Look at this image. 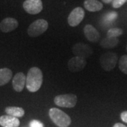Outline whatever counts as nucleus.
<instances>
[{
	"label": "nucleus",
	"mask_w": 127,
	"mask_h": 127,
	"mask_svg": "<svg viewBox=\"0 0 127 127\" xmlns=\"http://www.w3.org/2000/svg\"><path fill=\"white\" fill-rule=\"evenodd\" d=\"M43 82V74L38 67H32L26 76V86L28 91L35 93L41 88Z\"/></svg>",
	"instance_id": "obj_1"
},
{
	"label": "nucleus",
	"mask_w": 127,
	"mask_h": 127,
	"mask_svg": "<svg viewBox=\"0 0 127 127\" xmlns=\"http://www.w3.org/2000/svg\"><path fill=\"white\" fill-rule=\"evenodd\" d=\"M49 116L52 121L59 127H68L71 123L68 114L58 108H51L49 110Z\"/></svg>",
	"instance_id": "obj_2"
},
{
	"label": "nucleus",
	"mask_w": 127,
	"mask_h": 127,
	"mask_svg": "<svg viewBox=\"0 0 127 127\" xmlns=\"http://www.w3.org/2000/svg\"><path fill=\"white\" fill-rule=\"evenodd\" d=\"M48 22L45 19H38L32 23L28 28V34L32 37L40 36L47 30Z\"/></svg>",
	"instance_id": "obj_3"
},
{
	"label": "nucleus",
	"mask_w": 127,
	"mask_h": 127,
	"mask_svg": "<svg viewBox=\"0 0 127 127\" xmlns=\"http://www.w3.org/2000/svg\"><path fill=\"white\" fill-rule=\"evenodd\" d=\"M55 104L61 107L72 108L77 103V96L74 94L57 95L54 99Z\"/></svg>",
	"instance_id": "obj_4"
},
{
	"label": "nucleus",
	"mask_w": 127,
	"mask_h": 127,
	"mask_svg": "<svg viewBox=\"0 0 127 127\" xmlns=\"http://www.w3.org/2000/svg\"><path fill=\"white\" fill-rule=\"evenodd\" d=\"M117 61V55L113 52H106L101 55L100 58V65L106 71H110L114 68Z\"/></svg>",
	"instance_id": "obj_5"
},
{
	"label": "nucleus",
	"mask_w": 127,
	"mask_h": 127,
	"mask_svg": "<svg viewBox=\"0 0 127 127\" xmlns=\"http://www.w3.org/2000/svg\"><path fill=\"white\" fill-rule=\"evenodd\" d=\"M72 52L76 57H79L86 59L93 55V50L90 45L79 42L73 46Z\"/></svg>",
	"instance_id": "obj_6"
},
{
	"label": "nucleus",
	"mask_w": 127,
	"mask_h": 127,
	"mask_svg": "<svg viewBox=\"0 0 127 127\" xmlns=\"http://www.w3.org/2000/svg\"><path fill=\"white\" fill-rule=\"evenodd\" d=\"M23 7L27 13L35 15L42 11L43 4L42 0H26L23 2Z\"/></svg>",
	"instance_id": "obj_7"
},
{
	"label": "nucleus",
	"mask_w": 127,
	"mask_h": 127,
	"mask_svg": "<svg viewBox=\"0 0 127 127\" xmlns=\"http://www.w3.org/2000/svg\"><path fill=\"white\" fill-rule=\"evenodd\" d=\"M85 16V11L81 7H76L68 15V23L70 26L76 27L83 21Z\"/></svg>",
	"instance_id": "obj_8"
},
{
	"label": "nucleus",
	"mask_w": 127,
	"mask_h": 127,
	"mask_svg": "<svg viewBox=\"0 0 127 127\" xmlns=\"http://www.w3.org/2000/svg\"><path fill=\"white\" fill-rule=\"evenodd\" d=\"M86 59L79 57H74L68 61V68L71 72H79L86 66Z\"/></svg>",
	"instance_id": "obj_9"
},
{
	"label": "nucleus",
	"mask_w": 127,
	"mask_h": 127,
	"mask_svg": "<svg viewBox=\"0 0 127 127\" xmlns=\"http://www.w3.org/2000/svg\"><path fill=\"white\" fill-rule=\"evenodd\" d=\"M18 26V22L16 19L8 17L3 19L0 23V29L3 32L13 31Z\"/></svg>",
	"instance_id": "obj_10"
},
{
	"label": "nucleus",
	"mask_w": 127,
	"mask_h": 127,
	"mask_svg": "<svg viewBox=\"0 0 127 127\" xmlns=\"http://www.w3.org/2000/svg\"><path fill=\"white\" fill-rule=\"evenodd\" d=\"M26 76L23 73H17L14 76L12 81V85L14 91L18 93L21 92L23 90L24 87L26 86Z\"/></svg>",
	"instance_id": "obj_11"
},
{
	"label": "nucleus",
	"mask_w": 127,
	"mask_h": 127,
	"mask_svg": "<svg viewBox=\"0 0 127 127\" xmlns=\"http://www.w3.org/2000/svg\"><path fill=\"white\" fill-rule=\"evenodd\" d=\"M83 31H84L85 36L88 39V40L92 42H96L99 40V39H100L99 32L91 24L86 25L84 27Z\"/></svg>",
	"instance_id": "obj_12"
},
{
	"label": "nucleus",
	"mask_w": 127,
	"mask_h": 127,
	"mask_svg": "<svg viewBox=\"0 0 127 127\" xmlns=\"http://www.w3.org/2000/svg\"><path fill=\"white\" fill-rule=\"evenodd\" d=\"M0 125L2 127H18L20 121L17 117L10 115H3L0 117Z\"/></svg>",
	"instance_id": "obj_13"
},
{
	"label": "nucleus",
	"mask_w": 127,
	"mask_h": 127,
	"mask_svg": "<svg viewBox=\"0 0 127 127\" xmlns=\"http://www.w3.org/2000/svg\"><path fill=\"white\" fill-rule=\"evenodd\" d=\"M84 7L91 12L99 11L103 8L102 4L97 0H85Z\"/></svg>",
	"instance_id": "obj_14"
},
{
	"label": "nucleus",
	"mask_w": 127,
	"mask_h": 127,
	"mask_svg": "<svg viewBox=\"0 0 127 127\" xmlns=\"http://www.w3.org/2000/svg\"><path fill=\"white\" fill-rule=\"evenodd\" d=\"M12 78V71L8 68H0V86L8 83Z\"/></svg>",
	"instance_id": "obj_15"
},
{
	"label": "nucleus",
	"mask_w": 127,
	"mask_h": 127,
	"mask_svg": "<svg viewBox=\"0 0 127 127\" xmlns=\"http://www.w3.org/2000/svg\"><path fill=\"white\" fill-rule=\"evenodd\" d=\"M119 40L117 37H106L100 42V45L105 49H112L119 44Z\"/></svg>",
	"instance_id": "obj_16"
},
{
	"label": "nucleus",
	"mask_w": 127,
	"mask_h": 127,
	"mask_svg": "<svg viewBox=\"0 0 127 127\" xmlns=\"http://www.w3.org/2000/svg\"><path fill=\"white\" fill-rule=\"evenodd\" d=\"M5 112L8 115L13 116L15 117H23L25 111L22 107H7L5 109Z\"/></svg>",
	"instance_id": "obj_17"
},
{
	"label": "nucleus",
	"mask_w": 127,
	"mask_h": 127,
	"mask_svg": "<svg viewBox=\"0 0 127 127\" xmlns=\"http://www.w3.org/2000/svg\"><path fill=\"white\" fill-rule=\"evenodd\" d=\"M119 68L124 74H127V55H123L119 62Z\"/></svg>",
	"instance_id": "obj_18"
},
{
	"label": "nucleus",
	"mask_w": 127,
	"mask_h": 127,
	"mask_svg": "<svg viewBox=\"0 0 127 127\" xmlns=\"http://www.w3.org/2000/svg\"><path fill=\"white\" fill-rule=\"evenodd\" d=\"M123 34L122 29L119 28H113L109 29L107 33V37H118L119 36L122 35Z\"/></svg>",
	"instance_id": "obj_19"
},
{
	"label": "nucleus",
	"mask_w": 127,
	"mask_h": 127,
	"mask_svg": "<svg viewBox=\"0 0 127 127\" xmlns=\"http://www.w3.org/2000/svg\"><path fill=\"white\" fill-rule=\"evenodd\" d=\"M117 16H118V14H117L116 12H114V11L110 12L108 14H107L106 18H105V21H110V22L114 21L117 18Z\"/></svg>",
	"instance_id": "obj_20"
},
{
	"label": "nucleus",
	"mask_w": 127,
	"mask_h": 127,
	"mask_svg": "<svg viewBox=\"0 0 127 127\" xmlns=\"http://www.w3.org/2000/svg\"><path fill=\"white\" fill-rule=\"evenodd\" d=\"M126 1H127V0H114L112 1V6L115 9H118L124 4Z\"/></svg>",
	"instance_id": "obj_21"
},
{
	"label": "nucleus",
	"mask_w": 127,
	"mask_h": 127,
	"mask_svg": "<svg viewBox=\"0 0 127 127\" xmlns=\"http://www.w3.org/2000/svg\"><path fill=\"white\" fill-rule=\"evenodd\" d=\"M30 127H44V125L40 121L33 119L30 122Z\"/></svg>",
	"instance_id": "obj_22"
},
{
	"label": "nucleus",
	"mask_w": 127,
	"mask_h": 127,
	"mask_svg": "<svg viewBox=\"0 0 127 127\" xmlns=\"http://www.w3.org/2000/svg\"><path fill=\"white\" fill-rule=\"evenodd\" d=\"M121 119L124 122L127 123V111H124L121 113Z\"/></svg>",
	"instance_id": "obj_23"
},
{
	"label": "nucleus",
	"mask_w": 127,
	"mask_h": 127,
	"mask_svg": "<svg viewBox=\"0 0 127 127\" xmlns=\"http://www.w3.org/2000/svg\"><path fill=\"white\" fill-rule=\"evenodd\" d=\"M113 127H127V126H125V125H124L122 123H117V124H115L114 125Z\"/></svg>",
	"instance_id": "obj_24"
},
{
	"label": "nucleus",
	"mask_w": 127,
	"mask_h": 127,
	"mask_svg": "<svg viewBox=\"0 0 127 127\" xmlns=\"http://www.w3.org/2000/svg\"><path fill=\"white\" fill-rule=\"evenodd\" d=\"M104 3L105 4H109V3H111V2H112L114 0H102Z\"/></svg>",
	"instance_id": "obj_25"
},
{
	"label": "nucleus",
	"mask_w": 127,
	"mask_h": 127,
	"mask_svg": "<svg viewBox=\"0 0 127 127\" xmlns=\"http://www.w3.org/2000/svg\"></svg>",
	"instance_id": "obj_26"
}]
</instances>
